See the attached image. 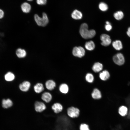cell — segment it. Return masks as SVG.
Returning a JSON list of instances; mask_svg holds the SVG:
<instances>
[{"label":"cell","instance_id":"cell-27","mask_svg":"<svg viewBox=\"0 0 130 130\" xmlns=\"http://www.w3.org/2000/svg\"><path fill=\"white\" fill-rule=\"evenodd\" d=\"M98 7L99 9L103 11H107L108 8V5L103 2H101L99 4Z\"/></svg>","mask_w":130,"mask_h":130},{"label":"cell","instance_id":"cell-21","mask_svg":"<svg viewBox=\"0 0 130 130\" xmlns=\"http://www.w3.org/2000/svg\"><path fill=\"white\" fill-rule=\"evenodd\" d=\"M35 91L37 93H40L44 89L43 84L41 83H38L35 84L34 87Z\"/></svg>","mask_w":130,"mask_h":130},{"label":"cell","instance_id":"cell-35","mask_svg":"<svg viewBox=\"0 0 130 130\" xmlns=\"http://www.w3.org/2000/svg\"><path fill=\"white\" fill-rule=\"evenodd\" d=\"M27 0L28 1H32V0Z\"/></svg>","mask_w":130,"mask_h":130},{"label":"cell","instance_id":"cell-7","mask_svg":"<svg viewBox=\"0 0 130 130\" xmlns=\"http://www.w3.org/2000/svg\"><path fill=\"white\" fill-rule=\"evenodd\" d=\"M34 109L37 112H41L46 109V106L43 102L37 101L34 104Z\"/></svg>","mask_w":130,"mask_h":130},{"label":"cell","instance_id":"cell-11","mask_svg":"<svg viewBox=\"0 0 130 130\" xmlns=\"http://www.w3.org/2000/svg\"><path fill=\"white\" fill-rule=\"evenodd\" d=\"M91 95L92 98L96 99H100L102 97V95L100 91L97 88L94 89L92 92Z\"/></svg>","mask_w":130,"mask_h":130},{"label":"cell","instance_id":"cell-3","mask_svg":"<svg viewBox=\"0 0 130 130\" xmlns=\"http://www.w3.org/2000/svg\"><path fill=\"white\" fill-rule=\"evenodd\" d=\"M80 110L78 108L72 106L68 107L67 110V114L70 118L75 119L80 116Z\"/></svg>","mask_w":130,"mask_h":130},{"label":"cell","instance_id":"cell-1","mask_svg":"<svg viewBox=\"0 0 130 130\" xmlns=\"http://www.w3.org/2000/svg\"><path fill=\"white\" fill-rule=\"evenodd\" d=\"M79 33L81 37L87 39L93 38L95 35V31L93 29L89 30L87 24L85 23L81 25L79 29Z\"/></svg>","mask_w":130,"mask_h":130},{"label":"cell","instance_id":"cell-29","mask_svg":"<svg viewBox=\"0 0 130 130\" xmlns=\"http://www.w3.org/2000/svg\"><path fill=\"white\" fill-rule=\"evenodd\" d=\"M47 0H36L37 3L39 5H45L46 3Z\"/></svg>","mask_w":130,"mask_h":130},{"label":"cell","instance_id":"cell-5","mask_svg":"<svg viewBox=\"0 0 130 130\" xmlns=\"http://www.w3.org/2000/svg\"><path fill=\"white\" fill-rule=\"evenodd\" d=\"M113 59L114 63L119 65H123L125 62V59L123 55L120 53L115 54L113 56Z\"/></svg>","mask_w":130,"mask_h":130},{"label":"cell","instance_id":"cell-28","mask_svg":"<svg viewBox=\"0 0 130 130\" xmlns=\"http://www.w3.org/2000/svg\"><path fill=\"white\" fill-rule=\"evenodd\" d=\"M79 130H90L89 125L87 124L83 123L81 124L79 127Z\"/></svg>","mask_w":130,"mask_h":130},{"label":"cell","instance_id":"cell-17","mask_svg":"<svg viewBox=\"0 0 130 130\" xmlns=\"http://www.w3.org/2000/svg\"><path fill=\"white\" fill-rule=\"evenodd\" d=\"M46 88L48 90H53L56 86V84L53 80H50L47 81L45 83Z\"/></svg>","mask_w":130,"mask_h":130},{"label":"cell","instance_id":"cell-15","mask_svg":"<svg viewBox=\"0 0 130 130\" xmlns=\"http://www.w3.org/2000/svg\"><path fill=\"white\" fill-rule=\"evenodd\" d=\"M71 16L72 18L74 19L80 20L82 18V14L80 11L76 9L74 10L72 13Z\"/></svg>","mask_w":130,"mask_h":130},{"label":"cell","instance_id":"cell-32","mask_svg":"<svg viewBox=\"0 0 130 130\" xmlns=\"http://www.w3.org/2000/svg\"><path fill=\"white\" fill-rule=\"evenodd\" d=\"M126 33L128 36L130 37V27L128 28Z\"/></svg>","mask_w":130,"mask_h":130},{"label":"cell","instance_id":"cell-8","mask_svg":"<svg viewBox=\"0 0 130 130\" xmlns=\"http://www.w3.org/2000/svg\"><path fill=\"white\" fill-rule=\"evenodd\" d=\"M12 101L9 98H4L1 101V105L2 107L4 109H7L11 107L13 105Z\"/></svg>","mask_w":130,"mask_h":130},{"label":"cell","instance_id":"cell-24","mask_svg":"<svg viewBox=\"0 0 130 130\" xmlns=\"http://www.w3.org/2000/svg\"><path fill=\"white\" fill-rule=\"evenodd\" d=\"M113 16L115 18L116 20H120L123 18L124 14L122 11H118L114 13Z\"/></svg>","mask_w":130,"mask_h":130},{"label":"cell","instance_id":"cell-34","mask_svg":"<svg viewBox=\"0 0 130 130\" xmlns=\"http://www.w3.org/2000/svg\"><path fill=\"white\" fill-rule=\"evenodd\" d=\"M106 24H111L110 22L108 21H107L106 22Z\"/></svg>","mask_w":130,"mask_h":130},{"label":"cell","instance_id":"cell-33","mask_svg":"<svg viewBox=\"0 0 130 130\" xmlns=\"http://www.w3.org/2000/svg\"><path fill=\"white\" fill-rule=\"evenodd\" d=\"M127 99L128 102V103H130V96Z\"/></svg>","mask_w":130,"mask_h":130},{"label":"cell","instance_id":"cell-25","mask_svg":"<svg viewBox=\"0 0 130 130\" xmlns=\"http://www.w3.org/2000/svg\"><path fill=\"white\" fill-rule=\"evenodd\" d=\"M128 109L127 108L124 106L120 107L118 110V112L121 116H124L126 115L128 112Z\"/></svg>","mask_w":130,"mask_h":130},{"label":"cell","instance_id":"cell-6","mask_svg":"<svg viewBox=\"0 0 130 130\" xmlns=\"http://www.w3.org/2000/svg\"><path fill=\"white\" fill-rule=\"evenodd\" d=\"M100 39L102 41L101 45L104 46H107L110 44L111 39L110 36L105 34H103L100 36Z\"/></svg>","mask_w":130,"mask_h":130},{"label":"cell","instance_id":"cell-10","mask_svg":"<svg viewBox=\"0 0 130 130\" xmlns=\"http://www.w3.org/2000/svg\"><path fill=\"white\" fill-rule=\"evenodd\" d=\"M31 86L30 83L27 81L23 82L19 85V88L22 91L26 92L28 91Z\"/></svg>","mask_w":130,"mask_h":130},{"label":"cell","instance_id":"cell-16","mask_svg":"<svg viewBox=\"0 0 130 130\" xmlns=\"http://www.w3.org/2000/svg\"><path fill=\"white\" fill-rule=\"evenodd\" d=\"M41 98L43 101L46 103H48L51 101L52 96L50 93L46 92L42 94Z\"/></svg>","mask_w":130,"mask_h":130},{"label":"cell","instance_id":"cell-2","mask_svg":"<svg viewBox=\"0 0 130 130\" xmlns=\"http://www.w3.org/2000/svg\"><path fill=\"white\" fill-rule=\"evenodd\" d=\"M34 19L37 24L40 26H45L49 22V19L47 16L46 13H42V17H39L37 14L34 16Z\"/></svg>","mask_w":130,"mask_h":130},{"label":"cell","instance_id":"cell-13","mask_svg":"<svg viewBox=\"0 0 130 130\" xmlns=\"http://www.w3.org/2000/svg\"><path fill=\"white\" fill-rule=\"evenodd\" d=\"M103 67V65L101 63L97 62L94 64L92 67V69L94 72H98L102 70Z\"/></svg>","mask_w":130,"mask_h":130},{"label":"cell","instance_id":"cell-30","mask_svg":"<svg viewBox=\"0 0 130 130\" xmlns=\"http://www.w3.org/2000/svg\"><path fill=\"white\" fill-rule=\"evenodd\" d=\"M105 28L106 31H110L111 30L112 27L111 24H106L105 26Z\"/></svg>","mask_w":130,"mask_h":130},{"label":"cell","instance_id":"cell-19","mask_svg":"<svg viewBox=\"0 0 130 130\" xmlns=\"http://www.w3.org/2000/svg\"><path fill=\"white\" fill-rule=\"evenodd\" d=\"M112 45L113 48L116 50H120L123 48L122 43L120 40H116L114 41Z\"/></svg>","mask_w":130,"mask_h":130},{"label":"cell","instance_id":"cell-31","mask_svg":"<svg viewBox=\"0 0 130 130\" xmlns=\"http://www.w3.org/2000/svg\"><path fill=\"white\" fill-rule=\"evenodd\" d=\"M4 16V13L1 9H0V20L2 19Z\"/></svg>","mask_w":130,"mask_h":130},{"label":"cell","instance_id":"cell-20","mask_svg":"<svg viewBox=\"0 0 130 130\" xmlns=\"http://www.w3.org/2000/svg\"><path fill=\"white\" fill-rule=\"evenodd\" d=\"M21 9L22 11L25 13H29L31 9L30 5L27 2L23 3L21 6Z\"/></svg>","mask_w":130,"mask_h":130},{"label":"cell","instance_id":"cell-18","mask_svg":"<svg viewBox=\"0 0 130 130\" xmlns=\"http://www.w3.org/2000/svg\"><path fill=\"white\" fill-rule=\"evenodd\" d=\"M16 54L18 58H24L26 56V53L24 49L18 48L16 51Z\"/></svg>","mask_w":130,"mask_h":130},{"label":"cell","instance_id":"cell-14","mask_svg":"<svg viewBox=\"0 0 130 130\" xmlns=\"http://www.w3.org/2000/svg\"><path fill=\"white\" fill-rule=\"evenodd\" d=\"M99 76L101 80L105 81L109 78L110 74L108 71L106 70H104L100 73Z\"/></svg>","mask_w":130,"mask_h":130},{"label":"cell","instance_id":"cell-12","mask_svg":"<svg viewBox=\"0 0 130 130\" xmlns=\"http://www.w3.org/2000/svg\"><path fill=\"white\" fill-rule=\"evenodd\" d=\"M15 78V75L13 72H7L4 76L5 80L7 82L12 81L14 80Z\"/></svg>","mask_w":130,"mask_h":130},{"label":"cell","instance_id":"cell-26","mask_svg":"<svg viewBox=\"0 0 130 130\" xmlns=\"http://www.w3.org/2000/svg\"><path fill=\"white\" fill-rule=\"evenodd\" d=\"M94 79L93 75L91 73H88L86 75L85 80L88 82L90 83H92L94 81Z\"/></svg>","mask_w":130,"mask_h":130},{"label":"cell","instance_id":"cell-4","mask_svg":"<svg viewBox=\"0 0 130 130\" xmlns=\"http://www.w3.org/2000/svg\"><path fill=\"white\" fill-rule=\"evenodd\" d=\"M85 53L84 48L81 46H75L73 48L72 54L73 55L76 57L81 58L83 57Z\"/></svg>","mask_w":130,"mask_h":130},{"label":"cell","instance_id":"cell-22","mask_svg":"<svg viewBox=\"0 0 130 130\" xmlns=\"http://www.w3.org/2000/svg\"><path fill=\"white\" fill-rule=\"evenodd\" d=\"M85 47L87 50L89 51H92L95 48V45L93 41L91 40L85 43Z\"/></svg>","mask_w":130,"mask_h":130},{"label":"cell","instance_id":"cell-23","mask_svg":"<svg viewBox=\"0 0 130 130\" xmlns=\"http://www.w3.org/2000/svg\"><path fill=\"white\" fill-rule=\"evenodd\" d=\"M69 88L67 84L64 83L61 84L59 87L60 91L63 94L67 93L69 91Z\"/></svg>","mask_w":130,"mask_h":130},{"label":"cell","instance_id":"cell-9","mask_svg":"<svg viewBox=\"0 0 130 130\" xmlns=\"http://www.w3.org/2000/svg\"><path fill=\"white\" fill-rule=\"evenodd\" d=\"M52 108L54 113L58 114L63 111V107L60 103H54L52 105Z\"/></svg>","mask_w":130,"mask_h":130}]
</instances>
